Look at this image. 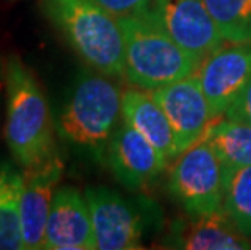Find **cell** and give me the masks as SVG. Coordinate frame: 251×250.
I'll return each instance as SVG.
<instances>
[{
  "mask_svg": "<svg viewBox=\"0 0 251 250\" xmlns=\"http://www.w3.org/2000/svg\"><path fill=\"white\" fill-rule=\"evenodd\" d=\"M94 2L120 18L146 13L152 0H94Z\"/></svg>",
  "mask_w": 251,
  "mask_h": 250,
  "instance_id": "d6986e66",
  "label": "cell"
},
{
  "mask_svg": "<svg viewBox=\"0 0 251 250\" xmlns=\"http://www.w3.org/2000/svg\"><path fill=\"white\" fill-rule=\"evenodd\" d=\"M119 21L125 36V78L133 88L154 91L196 73L200 58L146 13L120 17Z\"/></svg>",
  "mask_w": 251,
  "mask_h": 250,
  "instance_id": "277c9868",
  "label": "cell"
},
{
  "mask_svg": "<svg viewBox=\"0 0 251 250\" xmlns=\"http://www.w3.org/2000/svg\"><path fill=\"white\" fill-rule=\"evenodd\" d=\"M146 15L201 62L226 44L204 0H152Z\"/></svg>",
  "mask_w": 251,
  "mask_h": 250,
  "instance_id": "52a82bcc",
  "label": "cell"
},
{
  "mask_svg": "<svg viewBox=\"0 0 251 250\" xmlns=\"http://www.w3.org/2000/svg\"><path fill=\"white\" fill-rule=\"evenodd\" d=\"M86 195L96 246L99 250H136L143 249V237L154 206L149 200H128L109 187H88Z\"/></svg>",
  "mask_w": 251,
  "mask_h": 250,
  "instance_id": "8992f818",
  "label": "cell"
},
{
  "mask_svg": "<svg viewBox=\"0 0 251 250\" xmlns=\"http://www.w3.org/2000/svg\"><path fill=\"white\" fill-rule=\"evenodd\" d=\"M122 119L148 138L169 159V163L175 161L180 154L172 125L161 104L149 91L140 88L126 89L122 98Z\"/></svg>",
  "mask_w": 251,
  "mask_h": 250,
  "instance_id": "5bb4252c",
  "label": "cell"
},
{
  "mask_svg": "<svg viewBox=\"0 0 251 250\" xmlns=\"http://www.w3.org/2000/svg\"><path fill=\"white\" fill-rule=\"evenodd\" d=\"M105 164L124 187L140 190L165 171L169 159L135 127L122 119L109 140Z\"/></svg>",
  "mask_w": 251,
  "mask_h": 250,
  "instance_id": "ba28073f",
  "label": "cell"
},
{
  "mask_svg": "<svg viewBox=\"0 0 251 250\" xmlns=\"http://www.w3.org/2000/svg\"><path fill=\"white\" fill-rule=\"evenodd\" d=\"M226 42L251 44V0H204Z\"/></svg>",
  "mask_w": 251,
  "mask_h": 250,
  "instance_id": "ac0fdd59",
  "label": "cell"
},
{
  "mask_svg": "<svg viewBox=\"0 0 251 250\" xmlns=\"http://www.w3.org/2000/svg\"><path fill=\"white\" fill-rule=\"evenodd\" d=\"M162 246L185 250H250L251 239L221 210L175 221Z\"/></svg>",
  "mask_w": 251,
  "mask_h": 250,
  "instance_id": "4fadbf2b",
  "label": "cell"
},
{
  "mask_svg": "<svg viewBox=\"0 0 251 250\" xmlns=\"http://www.w3.org/2000/svg\"><path fill=\"white\" fill-rule=\"evenodd\" d=\"M209 141L224 169L251 166V125L227 117H219L206 130Z\"/></svg>",
  "mask_w": 251,
  "mask_h": 250,
  "instance_id": "2e32d148",
  "label": "cell"
},
{
  "mask_svg": "<svg viewBox=\"0 0 251 250\" xmlns=\"http://www.w3.org/2000/svg\"><path fill=\"white\" fill-rule=\"evenodd\" d=\"M226 171L222 211L251 239V166Z\"/></svg>",
  "mask_w": 251,
  "mask_h": 250,
  "instance_id": "e0dca14e",
  "label": "cell"
},
{
  "mask_svg": "<svg viewBox=\"0 0 251 250\" xmlns=\"http://www.w3.org/2000/svg\"><path fill=\"white\" fill-rule=\"evenodd\" d=\"M167 187L186 216L222 210L226 171L209 141L202 138L175 158Z\"/></svg>",
  "mask_w": 251,
  "mask_h": 250,
  "instance_id": "5b68a950",
  "label": "cell"
},
{
  "mask_svg": "<svg viewBox=\"0 0 251 250\" xmlns=\"http://www.w3.org/2000/svg\"><path fill=\"white\" fill-rule=\"evenodd\" d=\"M224 117L251 125V77L248 80V83L245 84V88L242 89V93L235 98L230 108L227 109Z\"/></svg>",
  "mask_w": 251,
  "mask_h": 250,
  "instance_id": "ffe728a7",
  "label": "cell"
},
{
  "mask_svg": "<svg viewBox=\"0 0 251 250\" xmlns=\"http://www.w3.org/2000/svg\"><path fill=\"white\" fill-rule=\"evenodd\" d=\"M23 169L0 164V250H25L21 232Z\"/></svg>",
  "mask_w": 251,
  "mask_h": 250,
  "instance_id": "9a60e30c",
  "label": "cell"
},
{
  "mask_svg": "<svg viewBox=\"0 0 251 250\" xmlns=\"http://www.w3.org/2000/svg\"><path fill=\"white\" fill-rule=\"evenodd\" d=\"M5 140L20 169H31L57 153L55 120L36 73L13 54L5 63Z\"/></svg>",
  "mask_w": 251,
  "mask_h": 250,
  "instance_id": "6da1fadb",
  "label": "cell"
},
{
  "mask_svg": "<svg viewBox=\"0 0 251 250\" xmlns=\"http://www.w3.org/2000/svg\"><path fill=\"white\" fill-rule=\"evenodd\" d=\"M63 175V161L55 153L47 161L23 169L21 232L25 250L44 249L46 226L57 185Z\"/></svg>",
  "mask_w": 251,
  "mask_h": 250,
  "instance_id": "8fae6325",
  "label": "cell"
},
{
  "mask_svg": "<svg viewBox=\"0 0 251 250\" xmlns=\"http://www.w3.org/2000/svg\"><path fill=\"white\" fill-rule=\"evenodd\" d=\"M149 93L161 104L172 125L178 153L186 151L202 140L206 130L216 120L206 94L195 75Z\"/></svg>",
  "mask_w": 251,
  "mask_h": 250,
  "instance_id": "30bf717a",
  "label": "cell"
},
{
  "mask_svg": "<svg viewBox=\"0 0 251 250\" xmlns=\"http://www.w3.org/2000/svg\"><path fill=\"white\" fill-rule=\"evenodd\" d=\"M114 80L91 67L81 70L55 119L57 135L98 163H105V150L122 115L124 93Z\"/></svg>",
  "mask_w": 251,
  "mask_h": 250,
  "instance_id": "7a4b0ae2",
  "label": "cell"
},
{
  "mask_svg": "<svg viewBox=\"0 0 251 250\" xmlns=\"http://www.w3.org/2000/svg\"><path fill=\"white\" fill-rule=\"evenodd\" d=\"M46 250H94L91 211L84 192L65 185L55 190L46 226Z\"/></svg>",
  "mask_w": 251,
  "mask_h": 250,
  "instance_id": "7c38bea8",
  "label": "cell"
},
{
  "mask_svg": "<svg viewBox=\"0 0 251 250\" xmlns=\"http://www.w3.org/2000/svg\"><path fill=\"white\" fill-rule=\"evenodd\" d=\"M41 7L88 67L125 78V36L119 17L94 0H41Z\"/></svg>",
  "mask_w": 251,
  "mask_h": 250,
  "instance_id": "3957f363",
  "label": "cell"
},
{
  "mask_svg": "<svg viewBox=\"0 0 251 250\" xmlns=\"http://www.w3.org/2000/svg\"><path fill=\"white\" fill-rule=\"evenodd\" d=\"M195 77L214 119L224 117L251 77V44L226 42L200 63Z\"/></svg>",
  "mask_w": 251,
  "mask_h": 250,
  "instance_id": "9c48e42d",
  "label": "cell"
}]
</instances>
